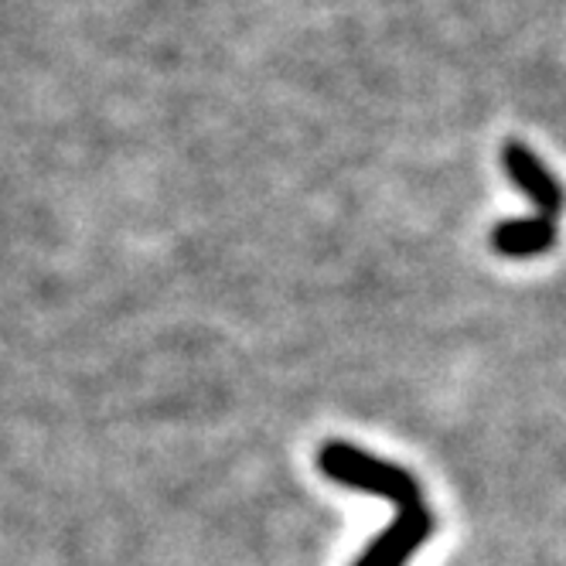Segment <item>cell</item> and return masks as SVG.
Here are the masks:
<instances>
[{
  "label": "cell",
  "mask_w": 566,
  "mask_h": 566,
  "mask_svg": "<svg viewBox=\"0 0 566 566\" xmlns=\"http://www.w3.org/2000/svg\"><path fill=\"white\" fill-rule=\"evenodd\" d=\"M317 464L335 484L358 492L386 495L396 502V518L389 530L361 553L355 566H407L410 556L433 536V512L427 509L420 484L410 471H402L389 461H379L366 451L352 448V443H325V451L317 454Z\"/></svg>",
  "instance_id": "cell-1"
},
{
  "label": "cell",
  "mask_w": 566,
  "mask_h": 566,
  "mask_svg": "<svg viewBox=\"0 0 566 566\" xmlns=\"http://www.w3.org/2000/svg\"><path fill=\"white\" fill-rule=\"evenodd\" d=\"M502 165L512 175V181L536 201L543 219H549V216H556L563 209V191H559V185L549 178V171L522 144H505L502 147Z\"/></svg>",
  "instance_id": "cell-2"
},
{
  "label": "cell",
  "mask_w": 566,
  "mask_h": 566,
  "mask_svg": "<svg viewBox=\"0 0 566 566\" xmlns=\"http://www.w3.org/2000/svg\"><path fill=\"white\" fill-rule=\"evenodd\" d=\"M556 239V229L549 219H518V222H502L495 229V250L505 256H536L546 253Z\"/></svg>",
  "instance_id": "cell-3"
}]
</instances>
